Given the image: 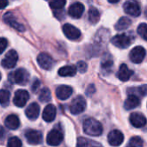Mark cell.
<instances>
[{"mask_svg":"<svg viewBox=\"0 0 147 147\" xmlns=\"http://www.w3.org/2000/svg\"><path fill=\"white\" fill-rule=\"evenodd\" d=\"M63 32L65 34V35L71 40H78L81 36V32L78 28H77L76 27H74L71 24L69 23H65L63 26Z\"/></svg>","mask_w":147,"mask_h":147,"instance_id":"4fadbf2b","label":"cell"},{"mask_svg":"<svg viewBox=\"0 0 147 147\" xmlns=\"http://www.w3.org/2000/svg\"><path fill=\"white\" fill-rule=\"evenodd\" d=\"M138 34L140 35L141 38L147 40V24L146 23H140L137 29Z\"/></svg>","mask_w":147,"mask_h":147,"instance_id":"d6a6232c","label":"cell"},{"mask_svg":"<svg viewBox=\"0 0 147 147\" xmlns=\"http://www.w3.org/2000/svg\"><path fill=\"white\" fill-rule=\"evenodd\" d=\"M133 73L134 72L127 67V65L126 64H122V65H121L120 69L117 72V77L121 81L126 82L130 79Z\"/></svg>","mask_w":147,"mask_h":147,"instance_id":"ffe728a7","label":"cell"},{"mask_svg":"<svg viewBox=\"0 0 147 147\" xmlns=\"http://www.w3.org/2000/svg\"><path fill=\"white\" fill-rule=\"evenodd\" d=\"M95 91H96L95 87H94V85H93V84H91V85H90V86L88 87L86 93H87L88 95H91V94H92V93H94Z\"/></svg>","mask_w":147,"mask_h":147,"instance_id":"74e56055","label":"cell"},{"mask_svg":"<svg viewBox=\"0 0 147 147\" xmlns=\"http://www.w3.org/2000/svg\"><path fill=\"white\" fill-rule=\"evenodd\" d=\"M28 99H29V94L27 90H18L15 93L13 102L16 107L22 108V107L25 106V104L27 103Z\"/></svg>","mask_w":147,"mask_h":147,"instance_id":"7c38bea8","label":"cell"},{"mask_svg":"<svg viewBox=\"0 0 147 147\" xmlns=\"http://www.w3.org/2000/svg\"><path fill=\"white\" fill-rule=\"evenodd\" d=\"M119 1H109V3H118Z\"/></svg>","mask_w":147,"mask_h":147,"instance_id":"ab89813d","label":"cell"},{"mask_svg":"<svg viewBox=\"0 0 147 147\" xmlns=\"http://www.w3.org/2000/svg\"><path fill=\"white\" fill-rule=\"evenodd\" d=\"M84 131L86 134L93 137L100 136L102 134V124L93 118H88L84 121L83 124Z\"/></svg>","mask_w":147,"mask_h":147,"instance_id":"6da1fadb","label":"cell"},{"mask_svg":"<svg viewBox=\"0 0 147 147\" xmlns=\"http://www.w3.org/2000/svg\"><path fill=\"white\" fill-rule=\"evenodd\" d=\"M39 100L41 102H48L51 101V91L47 88H43L39 95Z\"/></svg>","mask_w":147,"mask_h":147,"instance_id":"f1b7e54d","label":"cell"},{"mask_svg":"<svg viewBox=\"0 0 147 147\" xmlns=\"http://www.w3.org/2000/svg\"><path fill=\"white\" fill-rule=\"evenodd\" d=\"M86 100L82 96H78L72 100L70 105V112L72 115H79L86 109Z\"/></svg>","mask_w":147,"mask_h":147,"instance_id":"3957f363","label":"cell"},{"mask_svg":"<svg viewBox=\"0 0 147 147\" xmlns=\"http://www.w3.org/2000/svg\"><path fill=\"white\" fill-rule=\"evenodd\" d=\"M56 117V108L53 104H48L43 110L42 118L47 122H52Z\"/></svg>","mask_w":147,"mask_h":147,"instance_id":"d6986e66","label":"cell"},{"mask_svg":"<svg viewBox=\"0 0 147 147\" xmlns=\"http://www.w3.org/2000/svg\"><path fill=\"white\" fill-rule=\"evenodd\" d=\"M77 69H78V71L80 73H84V72L87 71V69H88V65H87V64H86L85 62H84V61H79V62H78V64H77Z\"/></svg>","mask_w":147,"mask_h":147,"instance_id":"e575fe53","label":"cell"},{"mask_svg":"<svg viewBox=\"0 0 147 147\" xmlns=\"http://www.w3.org/2000/svg\"><path fill=\"white\" fill-rule=\"evenodd\" d=\"M40 80H39L38 78H34V82H33V84H32V85H31V90H32V91H33V92H36V91L38 90V89L40 88Z\"/></svg>","mask_w":147,"mask_h":147,"instance_id":"d590c367","label":"cell"},{"mask_svg":"<svg viewBox=\"0 0 147 147\" xmlns=\"http://www.w3.org/2000/svg\"><path fill=\"white\" fill-rule=\"evenodd\" d=\"M3 19L5 23H7L9 26H10L11 28H15L16 30H17L19 32H24L25 31L24 26L22 23L17 22V20L16 19L15 16L11 12H6L3 15Z\"/></svg>","mask_w":147,"mask_h":147,"instance_id":"ba28073f","label":"cell"},{"mask_svg":"<svg viewBox=\"0 0 147 147\" xmlns=\"http://www.w3.org/2000/svg\"><path fill=\"white\" fill-rule=\"evenodd\" d=\"M77 147H102L98 142L91 140H87L84 137H79L77 141Z\"/></svg>","mask_w":147,"mask_h":147,"instance_id":"cb8c5ba5","label":"cell"},{"mask_svg":"<svg viewBox=\"0 0 147 147\" xmlns=\"http://www.w3.org/2000/svg\"><path fill=\"white\" fill-rule=\"evenodd\" d=\"M28 79H29V74L23 68L16 69L15 71L11 72L9 75V80L13 84L15 83L19 85H26L28 83Z\"/></svg>","mask_w":147,"mask_h":147,"instance_id":"7a4b0ae2","label":"cell"},{"mask_svg":"<svg viewBox=\"0 0 147 147\" xmlns=\"http://www.w3.org/2000/svg\"><path fill=\"white\" fill-rule=\"evenodd\" d=\"M9 97H10L9 91H8L6 90H1V92H0V101H1L2 107L5 108V107H7L9 105Z\"/></svg>","mask_w":147,"mask_h":147,"instance_id":"f546056e","label":"cell"},{"mask_svg":"<svg viewBox=\"0 0 147 147\" xmlns=\"http://www.w3.org/2000/svg\"><path fill=\"white\" fill-rule=\"evenodd\" d=\"M8 45V40L5 38H1V41H0V47H1V53H3V51L5 50L6 47Z\"/></svg>","mask_w":147,"mask_h":147,"instance_id":"8d00e7d4","label":"cell"},{"mask_svg":"<svg viewBox=\"0 0 147 147\" xmlns=\"http://www.w3.org/2000/svg\"><path fill=\"white\" fill-rule=\"evenodd\" d=\"M123 8H124V11L129 15V16H139L141 13V9H140V4L138 3V2L136 1H127L125 2L124 5H123Z\"/></svg>","mask_w":147,"mask_h":147,"instance_id":"9c48e42d","label":"cell"},{"mask_svg":"<svg viewBox=\"0 0 147 147\" xmlns=\"http://www.w3.org/2000/svg\"><path fill=\"white\" fill-rule=\"evenodd\" d=\"M4 125L7 128L11 130H16L20 126V121L19 118L16 115H9L6 117L4 120Z\"/></svg>","mask_w":147,"mask_h":147,"instance_id":"7402d4cb","label":"cell"},{"mask_svg":"<svg viewBox=\"0 0 147 147\" xmlns=\"http://www.w3.org/2000/svg\"><path fill=\"white\" fill-rule=\"evenodd\" d=\"M17 60H18L17 53L15 50L11 49L6 53L4 58L2 59V66L5 69L14 68L16 65Z\"/></svg>","mask_w":147,"mask_h":147,"instance_id":"5b68a950","label":"cell"},{"mask_svg":"<svg viewBox=\"0 0 147 147\" xmlns=\"http://www.w3.org/2000/svg\"><path fill=\"white\" fill-rule=\"evenodd\" d=\"M72 88L68 85H60L56 89V96L59 100H66L72 95Z\"/></svg>","mask_w":147,"mask_h":147,"instance_id":"e0dca14e","label":"cell"},{"mask_svg":"<svg viewBox=\"0 0 147 147\" xmlns=\"http://www.w3.org/2000/svg\"><path fill=\"white\" fill-rule=\"evenodd\" d=\"M37 62L39 65L44 70H51L54 65L53 59L46 53H41L38 55Z\"/></svg>","mask_w":147,"mask_h":147,"instance_id":"8fae6325","label":"cell"},{"mask_svg":"<svg viewBox=\"0 0 147 147\" xmlns=\"http://www.w3.org/2000/svg\"><path fill=\"white\" fill-rule=\"evenodd\" d=\"M111 43L114 46L121 49H125V48H127L131 45V39L127 34H117L114 36L111 39Z\"/></svg>","mask_w":147,"mask_h":147,"instance_id":"8992f818","label":"cell"},{"mask_svg":"<svg viewBox=\"0 0 147 147\" xmlns=\"http://www.w3.org/2000/svg\"><path fill=\"white\" fill-rule=\"evenodd\" d=\"M113 65H114V61H113L111 56L108 55L102 59V61L101 63V67H102V71H107L108 72H110L112 70Z\"/></svg>","mask_w":147,"mask_h":147,"instance_id":"4316f807","label":"cell"},{"mask_svg":"<svg viewBox=\"0 0 147 147\" xmlns=\"http://www.w3.org/2000/svg\"><path fill=\"white\" fill-rule=\"evenodd\" d=\"M146 50L143 47L138 46L132 49L130 52V59L134 64H140L146 57Z\"/></svg>","mask_w":147,"mask_h":147,"instance_id":"30bf717a","label":"cell"},{"mask_svg":"<svg viewBox=\"0 0 147 147\" xmlns=\"http://www.w3.org/2000/svg\"><path fill=\"white\" fill-rule=\"evenodd\" d=\"M108 141L112 146H119L124 141V135L119 130H113L108 135Z\"/></svg>","mask_w":147,"mask_h":147,"instance_id":"5bb4252c","label":"cell"},{"mask_svg":"<svg viewBox=\"0 0 147 147\" xmlns=\"http://www.w3.org/2000/svg\"><path fill=\"white\" fill-rule=\"evenodd\" d=\"M77 71L78 69L74 65H65L61 67L59 70L58 73L61 77H73L76 75Z\"/></svg>","mask_w":147,"mask_h":147,"instance_id":"603a6c76","label":"cell"},{"mask_svg":"<svg viewBox=\"0 0 147 147\" xmlns=\"http://www.w3.org/2000/svg\"><path fill=\"white\" fill-rule=\"evenodd\" d=\"M8 2L7 1H5V2H2V4H1V8L2 9H3L4 7H5V5H8Z\"/></svg>","mask_w":147,"mask_h":147,"instance_id":"f35d334b","label":"cell"},{"mask_svg":"<svg viewBox=\"0 0 147 147\" xmlns=\"http://www.w3.org/2000/svg\"><path fill=\"white\" fill-rule=\"evenodd\" d=\"M127 147H132V146H127Z\"/></svg>","mask_w":147,"mask_h":147,"instance_id":"60d3db41","label":"cell"},{"mask_svg":"<svg viewBox=\"0 0 147 147\" xmlns=\"http://www.w3.org/2000/svg\"><path fill=\"white\" fill-rule=\"evenodd\" d=\"M132 24V21L128 18V17H126V16H123V17H121L119 19V21L117 22V23L115 24V28L116 30L118 31H122L124 29H127V28H129V26Z\"/></svg>","mask_w":147,"mask_h":147,"instance_id":"d4e9b609","label":"cell"},{"mask_svg":"<svg viewBox=\"0 0 147 147\" xmlns=\"http://www.w3.org/2000/svg\"><path fill=\"white\" fill-rule=\"evenodd\" d=\"M25 138L27 142L32 146L40 145L42 142V134L40 131L29 129L25 132Z\"/></svg>","mask_w":147,"mask_h":147,"instance_id":"52a82bcc","label":"cell"},{"mask_svg":"<svg viewBox=\"0 0 147 147\" xmlns=\"http://www.w3.org/2000/svg\"><path fill=\"white\" fill-rule=\"evenodd\" d=\"M22 141L17 137H11L8 140L7 147H22Z\"/></svg>","mask_w":147,"mask_h":147,"instance_id":"1f68e13d","label":"cell"},{"mask_svg":"<svg viewBox=\"0 0 147 147\" xmlns=\"http://www.w3.org/2000/svg\"><path fill=\"white\" fill-rule=\"evenodd\" d=\"M88 14H89V21L92 24H96L100 20V12L96 8L90 7Z\"/></svg>","mask_w":147,"mask_h":147,"instance_id":"484cf974","label":"cell"},{"mask_svg":"<svg viewBox=\"0 0 147 147\" xmlns=\"http://www.w3.org/2000/svg\"><path fill=\"white\" fill-rule=\"evenodd\" d=\"M66 2L65 1H53V2H50L49 5L52 9H62L65 5Z\"/></svg>","mask_w":147,"mask_h":147,"instance_id":"836d02e7","label":"cell"},{"mask_svg":"<svg viewBox=\"0 0 147 147\" xmlns=\"http://www.w3.org/2000/svg\"><path fill=\"white\" fill-rule=\"evenodd\" d=\"M127 92L132 93L131 95H134V93H137L138 95H140L141 96H147V84H143V85L136 87V88L129 89Z\"/></svg>","mask_w":147,"mask_h":147,"instance_id":"83f0119b","label":"cell"},{"mask_svg":"<svg viewBox=\"0 0 147 147\" xmlns=\"http://www.w3.org/2000/svg\"><path fill=\"white\" fill-rule=\"evenodd\" d=\"M84 11V5L79 2L72 3L68 9V14L71 17L78 19L80 18Z\"/></svg>","mask_w":147,"mask_h":147,"instance_id":"2e32d148","label":"cell"},{"mask_svg":"<svg viewBox=\"0 0 147 147\" xmlns=\"http://www.w3.org/2000/svg\"><path fill=\"white\" fill-rule=\"evenodd\" d=\"M40 106L36 102H32L25 110V115L30 121H34L38 118L40 115Z\"/></svg>","mask_w":147,"mask_h":147,"instance_id":"ac0fdd59","label":"cell"},{"mask_svg":"<svg viewBox=\"0 0 147 147\" xmlns=\"http://www.w3.org/2000/svg\"><path fill=\"white\" fill-rule=\"evenodd\" d=\"M140 104V100L136 95H129L124 102V108L126 110H132L137 108Z\"/></svg>","mask_w":147,"mask_h":147,"instance_id":"44dd1931","label":"cell"},{"mask_svg":"<svg viewBox=\"0 0 147 147\" xmlns=\"http://www.w3.org/2000/svg\"><path fill=\"white\" fill-rule=\"evenodd\" d=\"M129 120H130L131 124L136 128H141V127H145L147 122L146 118L145 117V115H143L140 113H137V112L132 113Z\"/></svg>","mask_w":147,"mask_h":147,"instance_id":"9a60e30c","label":"cell"},{"mask_svg":"<svg viewBox=\"0 0 147 147\" xmlns=\"http://www.w3.org/2000/svg\"><path fill=\"white\" fill-rule=\"evenodd\" d=\"M144 141L140 137H133L129 140V146L132 147H143Z\"/></svg>","mask_w":147,"mask_h":147,"instance_id":"4dcf8cb0","label":"cell"},{"mask_svg":"<svg viewBox=\"0 0 147 147\" xmlns=\"http://www.w3.org/2000/svg\"><path fill=\"white\" fill-rule=\"evenodd\" d=\"M63 139H64L63 133L60 130L54 128L51 130L47 134V143L51 146H58L63 141Z\"/></svg>","mask_w":147,"mask_h":147,"instance_id":"277c9868","label":"cell"}]
</instances>
